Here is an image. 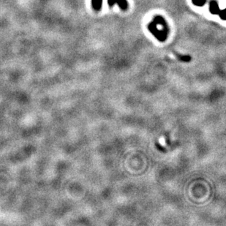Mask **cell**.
I'll return each instance as SVG.
<instances>
[{
  "label": "cell",
  "mask_w": 226,
  "mask_h": 226,
  "mask_svg": "<svg viewBox=\"0 0 226 226\" xmlns=\"http://www.w3.org/2000/svg\"><path fill=\"white\" fill-rule=\"evenodd\" d=\"M101 2H102V0H93V7H94L97 10H99L100 8Z\"/></svg>",
  "instance_id": "6da1fadb"
},
{
  "label": "cell",
  "mask_w": 226,
  "mask_h": 226,
  "mask_svg": "<svg viewBox=\"0 0 226 226\" xmlns=\"http://www.w3.org/2000/svg\"><path fill=\"white\" fill-rule=\"evenodd\" d=\"M205 1L206 0H196V2H193L194 4L195 5H199V6H201V5H203L204 3H205Z\"/></svg>",
  "instance_id": "7a4b0ae2"
}]
</instances>
